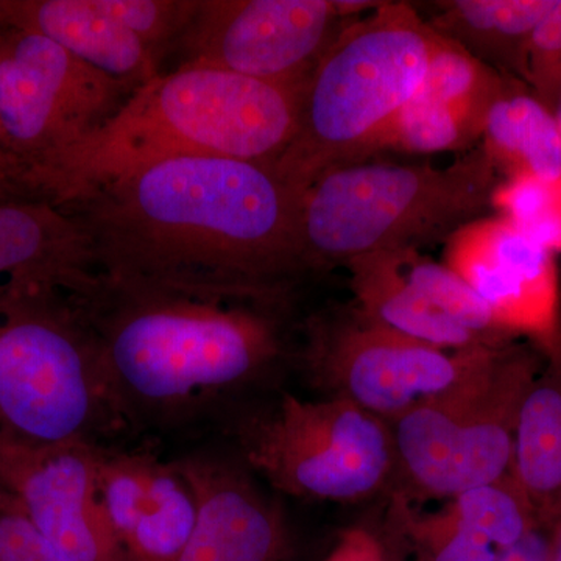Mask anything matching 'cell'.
I'll return each instance as SVG.
<instances>
[{
    "label": "cell",
    "instance_id": "cell-7",
    "mask_svg": "<svg viewBox=\"0 0 561 561\" xmlns=\"http://www.w3.org/2000/svg\"><path fill=\"white\" fill-rule=\"evenodd\" d=\"M526 346H496L459 381L391 421L397 470L421 496L453 497L511 476L524 398L541 375Z\"/></svg>",
    "mask_w": 561,
    "mask_h": 561
},
{
    "label": "cell",
    "instance_id": "cell-24",
    "mask_svg": "<svg viewBox=\"0 0 561 561\" xmlns=\"http://www.w3.org/2000/svg\"><path fill=\"white\" fill-rule=\"evenodd\" d=\"M491 208L538 245L551 253L561 251V176L502 180L491 195Z\"/></svg>",
    "mask_w": 561,
    "mask_h": 561
},
{
    "label": "cell",
    "instance_id": "cell-14",
    "mask_svg": "<svg viewBox=\"0 0 561 561\" xmlns=\"http://www.w3.org/2000/svg\"><path fill=\"white\" fill-rule=\"evenodd\" d=\"M513 80L442 38L419 90L391 121L378 151L470 149L482 139L491 108Z\"/></svg>",
    "mask_w": 561,
    "mask_h": 561
},
{
    "label": "cell",
    "instance_id": "cell-27",
    "mask_svg": "<svg viewBox=\"0 0 561 561\" xmlns=\"http://www.w3.org/2000/svg\"><path fill=\"white\" fill-rule=\"evenodd\" d=\"M524 83L549 110L561 103V0L531 36Z\"/></svg>",
    "mask_w": 561,
    "mask_h": 561
},
{
    "label": "cell",
    "instance_id": "cell-10",
    "mask_svg": "<svg viewBox=\"0 0 561 561\" xmlns=\"http://www.w3.org/2000/svg\"><path fill=\"white\" fill-rule=\"evenodd\" d=\"M135 88L35 32H0V122L16 168L102 127Z\"/></svg>",
    "mask_w": 561,
    "mask_h": 561
},
{
    "label": "cell",
    "instance_id": "cell-6",
    "mask_svg": "<svg viewBox=\"0 0 561 561\" xmlns=\"http://www.w3.org/2000/svg\"><path fill=\"white\" fill-rule=\"evenodd\" d=\"M117 408L101 345L79 297H0V432L54 446L91 443Z\"/></svg>",
    "mask_w": 561,
    "mask_h": 561
},
{
    "label": "cell",
    "instance_id": "cell-17",
    "mask_svg": "<svg viewBox=\"0 0 561 561\" xmlns=\"http://www.w3.org/2000/svg\"><path fill=\"white\" fill-rule=\"evenodd\" d=\"M195 502V522L176 561H271L279 541L275 508L224 461L175 463Z\"/></svg>",
    "mask_w": 561,
    "mask_h": 561
},
{
    "label": "cell",
    "instance_id": "cell-23",
    "mask_svg": "<svg viewBox=\"0 0 561 561\" xmlns=\"http://www.w3.org/2000/svg\"><path fill=\"white\" fill-rule=\"evenodd\" d=\"M405 275L431 305L454 323L474 332L494 345H508L515 339L497 327L482 298L445 264L421 256L419 250H401Z\"/></svg>",
    "mask_w": 561,
    "mask_h": 561
},
{
    "label": "cell",
    "instance_id": "cell-28",
    "mask_svg": "<svg viewBox=\"0 0 561 561\" xmlns=\"http://www.w3.org/2000/svg\"><path fill=\"white\" fill-rule=\"evenodd\" d=\"M0 561H66L21 513H0Z\"/></svg>",
    "mask_w": 561,
    "mask_h": 561
},
{
    "label": "cell",
    "instance_id": "cell-5",
    "mask_svg": "<svg viewBox=\"0 0 561 561\" xmlns=\"http://www.w3.org/2000/svg\"><path fill=\"white\" fill-rule=\"evenodd\" d=\"M501 181L482 147L446 168L364 161L332 169L301 197L306 271L446 242L491 208Z\"/></svg>",
    "mask_w": 561,
    "mask_h": 561
},
{
    "label": "cell",
    "instance_id": "cell-13",
    "mask_svg": "<svg viewBox=\"0 0 561 561\" xmlns=\"http://www.w3.org/2000/svg\"><path fill=\"white\" fill-rule=\"evenodd\" d=\"M99 448L41 446L0 432V482L66 561H128L103 508Z\"/></svg>",
    "mask_w": 561,
    "mask_h": 561
},
{
    "label": "cell",
    "instance_id": "cell-15",
    "mask_svg": "<svg viewBox=\"0 0 561 561\" xmlns=\"http://www.w3.org/2000/svg\"><path fill=\"white\" fill-rule=\"evenodd\" d=\"M103 508L128 561H176L190 540L195 502L175 463L99 449Z\"/></svg>",
    "mask_w": 561,
    "mask_h": 561
},
{
    "label": "cell",
    "instance_id": "cell-11",
    "mask_svg": "<svg viewBox=\"0 0 561 561\" xmlns=\"http://www.w3.org/2000/svg\"><path fill=\"white\" fill-rule=\"evenodd\" d=\"M489 348L496 346L440 350L383 327L356 308L312 320L306 362L313 381L331 397L346 398L391 423L448 390Z\"/></svg>",
    "mask_w": 561,
    "mask_h": 561
},
{
    "label": "cell",
    "instance_id": "cell-8",
    "mask_svg": "<svg viewBox=\"0 0 561 561\" xmlns=\"http://www.w3.org/2000/svg\"><path fill=\"white\" fill-rule=\"evenodd\" d=\"M242 449L276 490L305 500L356 502L386 489L397 471L389 421L341 397L284 394L250 421Z\"/></svg>",
    "mask_w": 561,
    "mask_h": 561
},
{
    "label": "cell",
    "instance_id": "cell-3",
    "mask_svg": "<svg viewBox=\"0 0 561 561\" xmlns=\"http://www.w3.org/2000/svg\"><path fill=\"white\" fill-rule=\"evenodd\" d=\"M301 91L227 70L179 66L139 87L87 138L18 164L10 184L24 197L65 206L84 192L173 158L275 165L297 133Z\"/></svg>",
    "mask_w": 561,
    "mask_h": 561
},
{
    "label": "cell",
    "instance_id": "cell-30",
    "mask_svg": "<svg viewBox=\"0 0 561 561\" xmlns=\"http://www.w3.org/2000/svg\"><path fill=\"white\" fill-rule=\"evenodd\" d=\"M332 561H379V556L365 531H351Z\"/></svg>",
    "mask_w": 561,
    "mask_h": 561
},
{
    "label": "cell",
    "instance_id": "cell-34",
    "mask_svg": "<svg viewBox=\"0 0 561 561\" xmlns=\"http://www.w3.org/2000/svg\"><path fill=\"white\" fill-rule=\"evenodd\" d=\"M7 22H5V11H3V0H0V32L5 31Z\"/></svg>",
    "mask_w": 561,
    "mask_h": 561
},
{
    "label": "cell",
    "instance_id": "cell-33",
    "mask_svg": "<svg viewBox=\"0 0 561 561\" xmlns=\"http://www.w3.org/2000/svg\"><path fill=\"white\" fill-rule=\"evenodd\" d=\"M0 197H14V195L11 194L9 186H7L2 173H0Z\"/></svg>",
    "mask_w": 561,
    "mask_h": 561
},
{
    "label": "cell",
    "instance_id": "cell-35",
    "mask_svg": "<svg viewBox=\"0 0 561 561\" xmlns=\"http://www.w3.org/2000/svg\"><path fill=\"white\" fill-rule=\"evenodd\" d=\"M552 561H561V534L559 542H557L556 552H553Z\"/></svg>",
    "mask_w": 561,
    "mask_h": 561
},
{
    "label": "cell",
    "instance_id": "cell-32",
    "mask_svg": "<svg viewBox=\"0 0 561 561\" xmlns=\"http://www.w3.org/2000/svg\"><path fill=\"white\" fill-rule=\"evenodd\" d=\"M0 513H21L20 504L2 482H0Z\"/></svg>",
    "mask_w": 561,
    "mask_h": 561
},
{
    "label": "cell",
    "instance_id": "cell-29",
    "mask_svg": "<svg viewBox=\"0 0 561 561\" xmlns=\"http://www.w3.org/2000/svg\"><path fill=\"white\" fill-rule=\"evenodd\" d=\"M561 534V515L538 519L526 535L494 561H552Z\"/></svg>",
    "mask_w": 561,
    "mask_h": 561
},
{
    "label": "cell",
    "instance_id": "cell-36",
    "mask_svg": "<svg viewBox=\"0 0 561 561\" xmlns=\"http://www.w3.org/2000/svg\"><path fill=\"white\" fill-rule=\"evenodd\" d=\"M559 124H560V130H561V116H560V119H559Z\"/></svg>",
    "mask_w": 561,
    "mask_h": 561
},
{
    "label": "cell",
    "instance_id": "cell-16",
    "mask_svg": "<svg viewBox=\"0 0 561 561\" xmlns=\"http://www.w3.org/2000/svg\"><path fill=\"white\" fill-rule=\"evenodd\" d=\"M101 284L76 217L54 203L0 197V297L50 290L90 297Z\"/></svg>",
    "mask_w": 561,
    "mask_h": 561
},
{
    "label": "cell",
    "instance_id": "cell-19",
    "mask_svg": "<svg viewBox=\"0 0 561 561\" xmlns=\"http://www.w3.org/2000/svg\"><path fill=\"white\" fill-rule=\"evenodd\" d=\"M357 309L383 327L445 351L494 345L438 312L402 267L401 250L376 251L346 262Z\"/></svg>",
    "mask_w": 561,
    "mask_h": 561
},
{
    "label": "cell",
    "instance_id": "cell-12",
    "mask_svg": "<svg viewBox=\"0 0 561 561\" xmlns=\"http://www.w3.org/2000/svg\"><path fill=\"white\" fill-rule=\"evenodd\" d=\"M443 256L505 334L529 339L551 364H561L560 279L551 251L497 216L463 225L445 242Z\"/></svg>",
    "mask_w": 561,
    "mask_h": 561
},
{
    "label": "cell",
    "instance_id": "cell-26",
    "mask_svg": "<svg viewBox=\"0 0 561 561\" xmlns=\"http://www.w3.org/2000/svg\"><path fill=\"white\" fill-rule=\"evenodd\" d=\"M394 516L405 526L427 535L434 541L432 561H494L502 551L457 515L451 504L432 516H416L408 502L398 497L391 505Z\"/></svg>",
    "mask_w": 561,
    "mask_h": 561
},
{
    "label": "cell",
    "instance_id": "cell-25",
    "mask_svg": "<svg viewBox=\"0 0 561 561\" xmlns=\"http://www.w3.org/2000/svg\"><path fill=\"white\" fill-rule=\"evenodd\" d=\"M95 5L138 36L158 58L162 50L179 46L198 0H94Z\"/></svg>",
    "mask_w": 561,
    "mask_h": 561
},
{
    "label": "cell",
    "instance_id": "cell-2",
    "mask_svg": "<svg viewBox=\"0 0 561 561\" xmlns=\"http://www.w3.org/2000/svg\"><path fill=\"white\" fill-rule=\"evenodd\" d=\"M101 276L79 302L117 408H186L249 382L279 357L280 290Z\"/></svg>",
    "mask_w": 561,
    "mask_h": 561
},
{
    "label": "cell",
    "instance_id": "cell-31",
    "mask_svg": "<svg viewBox=\"0 0 561 561\" xmlns=\"http://www.w3.org/2000/svg\"><path fill=\"white\" fill-rule=\"evenodd\" d=\"M14 162L11 160L9 144H7L5 133H3L2 122H0V173L5 176V173L13 168Z\"/></svg>",
    "mask_w": 561,
    "mask_h": 561
},
{
    "label": "cell",
    "instance_id": "cell-1",
    "mask_svg": "<svg viewBox=\"0 0 561 561\" xmlns=\"http://www.w3.org/2000/svg\"><path fill=\"white\" fill-rule=\"evenodd\" d=\"M60 208L106 278L284 291L306 271L301 194L262 162L173 158Z\"/></svg>",
    "mask_w": 561,
    "mask_h": 561
},
{
    "label": "cell",
    "instance_id": "cell-20",
    "mask_svg": "<svg viewBox=\"0 0 561 561\" xmlns=\"http://www.w3.org/2000/svg\"><path fill=\"white\" fill-rule=\"evenodd\" d=\"M557 0H454L438 2L427 24L489 68L524 81L534 32Z\"/></svg>",
    "mask_w": 561,
    "mask_h": 561
},
{
    "label": "cell",
    "instance_id": "cell-22",
    "mask_svg": "<svg viewBox=\"0 0 561 561\" xmlns=\"http://www.w3.org/2000/svg\"><path fill=\"white\" fill-rule=\"evenodd\" d=\"M481 147L505 179L561 176L559 119L522 80H513L494 103L486 117Z\"/></svg>",
    "mask_w": 561,
    "mask_h": 561
},
{
    "label": "cell",
    "instance_id": "cell-9",
    "mask_svg": "<svg viewBox=\"0 0 561 561\" xmlns=\"http://www.w3.org/2000/svg\"><path fill=\"white\" fill-rule=\"evenodd\" d=\"M365 0H198L180 39V66L227 70L302 90L346 22L379 9Z\"/></svg>",
    "mask_w": 561,
    "mask_h": 561
},
{
    "label": "cell",
    "instance_id": "cell-21",
    "mask_svg": "<svg viewBox=\"0 0 561 561\" xmlns=\"http://www.w3.org/2000/svg\"><path fill=\"white\" fill-rule=\"evenodd\" d=\"M511 478L538 518L561 515V364L541 371L524 398Z\"/></svg>",
    "mask_w": 561,
    "mask_h": 561
},
{
    "label": "cell",
    "instance_id": "cell-18",
    "mask_svg": "<svg viewBox=\"0 0 561 561\" xmlns=\"http://www.w3.org/2000/svg\"><path fill=\"white\" fill-rule=\"evenodd\" d=\"M3 11L7 27L46 36L135 90L161 73L146 44L94 0H3Z\"/></svg>",
    "mask_w": 561,
    "mask_h": 561
},
{
    "label": "cell",
    "instance_id": "cell-4",
    "mask_svg": "<svg viewBox=\"0 0 561 561\" xmlns=\"http://www.w3.org/2000/svg\"><path fill=\"white\" fill-rule=\"evenodd\" d=\"M440 43L408 2L346 22L302 88L297 133L273 165L279 179L302 197L323 173L378 153Z\"/></svg>",
    "mask_w": 561,
    "mask_h": 561
}]
</instances>
